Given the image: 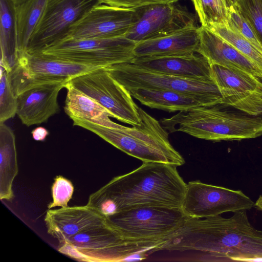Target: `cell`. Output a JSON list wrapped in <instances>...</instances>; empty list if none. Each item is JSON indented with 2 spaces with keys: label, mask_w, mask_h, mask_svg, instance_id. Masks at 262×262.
Returning <instances> with one entry per match:
<instances>
[{
  "label": "cell",
  "mask_w": 262,
  "mask_h": 262,
  "mask_svg": "<svg viewBox=\"0 0 262 262\" xmlns=\"http://www.w3.org/2000/svg\"><path fill=\"white\" fill-rule=\"evenodd\" d=\"M210 65L223 105L253 116L262 114V82L258 77L238 69Z\"/></svg>",
  "instance_id": "5bb4252c"
},
{
  "label": "cell",
  "mask_w": 262,
  "mask_h": 262,
  "mask_svg": "<svg viewBox=\"0 0 262 262\" xmlns=\"http://www.w3.org/2000/svg\"><path fill=\"white\" fill-rule=\"evenodd\" d=\"M130 62L143 69L164 74L191 79L213 80L209 62L199 53L181 56L135 57Z\"/></svg>",
  "instance_id": "e0dca14e"
},
{
  "label": "cell",
  "mask_w": 262,
  "mask_h": 262,
  "mask_svg": "<svg viewBox=\"0 0 262 262\" xmlns=\"http://www.w3.org/2000/svg\"><path fill=\"white\" fill-rule=\"evenodd\" d=\"M221 105L180 111L160 122L170 133L182 132L207 140H241L262 135L261 117L225 111Z\"/></svg>",
  "instance_id": "277c9868"
},
{
  "label": "cell",
  "mask_w": 262,
  "mask_h": 262,
  "mask_svg": "<svg viewBox=\"0 0 262 262\" xmlns=\"http://www.w3.org/2000/svg\"><path fill=\"white\" fill-rule=\"evenodd\" d=\"M68 81H54L35 85L17 97L16 114L27 126L47 122L59 111L58 96Z\"/></svg>",
  "instance_id": "2e32d148"
},
{
  "label": "cell",
  "mask_w": 262,
  "mask_h": 262,
  "mask_svg": "<svg viewBox=\"0 0 262 262\" xmlns=\"http://www.w3.org/2000/svg\"><path fill=\"white\" fill-rule=\"evenodd\" d=\"M136 42L125 36L110 38H66L41 53L48 56L81 64L106 67L130 62Z\"/></svg>",
  "instance_id": "8992f818"
},
{
  "label": "cell",
  "mask_w": 262,
  "mask_h": 262,
  "mask_svg": "<svg viewBox=\"0 0 262 262\" xmlns=\"http://www.w3.org/2000/svg\"><path fill=\"white\" fill-rule=\"evenodd\" d=\"M234 213L229 218L187 216L161 250L199 251L207 261H262V230L250 223L246 210Z\"/></svg>",
  "instance_id": "6da1fadb"
},
{
  "label": "cell",
  "mask_w": 262,
  "mask_h": 262,
  "mask_svg": "<svg viewBox=\"0 0 262 262\" xmlns=\"http://www.w3.org/2000/svg\"><path fill=\"white\" fill-rule=\"evenodd\" d=\"M236 1V0H235V3Z\"/></svg>",
  "instance_id": "f35d334b"
},
{
  "label": "cell",
  "mask_w": 262,
  "mask_h": 262,
  "mask_svg": "<svg viewBox=\"0 0 262 262\" xmlns=\"http://www.w3.org/2000/svg\"><path fill=\"white\" fill-rule=\"evenodd\" d=\"M100 4V0H50L26 52L40 53L64 39L73 26Z\"/></svg>",
  "instance_id": "8fae6325"
},
{
  "label": "cell",
  "mask_w": 262,
  "mask_h": 262,
  "mask_svg": "<svg viewBox=\"0 0 262 262\" xmlns=\"http://www.w3.org/2000/svg\"><path fill=\"white\" fill-rule=\"evenodd\" d=\"M232 2V3L234 5L235 4V0H230Z\"/></svg>",
  "instance_id": "74e56055"
},
{
  "label": "cell",
  "mask_w": 262,
  "mask_h": 262,
  "mask_svg": "<svg viewBox=\"0 0 262 262\" xmlns=\"http://www.w3.org/2000/svg\"><path fill=\"white\" fill-rule=\"evenodd\" d=\"M16 6L19 5L26 1V0H13Z\"/></svg>",
  "instance_id": "e575fe53"
},
{
  "label": "cell",
  "mask_w": 262,
  "mask_h": 262,
  "mask_svg": "<svg viewBox=\"0 0 262 262\" xmlns=\"http://www.w3.org/2000/svg\"><path fill=\"white\" fill-rule=\"evenodd\" d=\"M197 53L210 64L233 68L262 77V69L229 42L203 26L200 27V43Z\"/></svg>",
  "instance_id": "d6986e66"
},
{
  "label": "cell",
  "mask_w": 262,
  "mask_h": 262,
  "mask_svg": "<svg viewBox=\"0 0 262 262\" xmlns=\"http://www.w3.org/2000/svg\"><path fill=\"white\" fill-rule=\"evenodd\" d=\"M140 123L132 127L118 124L116 127L99 125L79 118L71 119L73 125L90 130L127 155L143 162L182 166V156L170 144L168 133L160 121L139 107Z\"/></svg>",
  "instance_id": "3957f363"
},
{
  "label": "cell",
  "mask_w": 262,
  "mask_h": 262,
  "mask_svg": "<svg viewBox=\"0 0 262 262\" xmlns=\"http://www.w3.org/2000/svg\"><path fill=\"white\" fill-rule=\"evenodd\" d=\"M167 241V236L146 240L126 238L106 221L59 243L57 250L80 261H122L138 253L160 251Z\"/></svg>",
  "instance_id": "5b68a950"
},
{
  "label": "cell",
  "mask_w": 262,
  "mask_h": 262,
  "mask_svg": "<svg viewBox=\"0 0 262 262\" xmlns=\"http://www.w3.org/2000/svg\"><path fill=\"white\" fill-rule=\"evenodd\" d=\"M33 138L37 141H44L49 135L48 130L42 126H38L31 132Z\"/></svg>",
  "instance_id": "d6a6232c"
},
{
  "label": "cell",
  "mask_w": 262,
  "mask_h": 262,
  "mask_svg": "<svg viewBox=\"0 0 262 262\" xmlns=\"http://www.w3.org/2000/svg\"><path fill=\"white\" fill-rule=\"evenodd\" d=\"M48 56L42 53L20 54L16 64L8 73L15 94L18 96L35 85L67 80L99 68Z\"/></svg>",
  "instance_id": "9c48e42d"
},
{
  "label": "cell",
  "mask_w": 262,
  "mask_h": 262,
  "mask_svg": "<svg viewBox=\"0 0 262 262\" xmlns=\"http://www.w3.org/2000/svg\"><path fill=\"white\" fill-rule=\"evenodd\" d=\"M142 104L168 112L183 111L201 106L215 105L203 98L170 90L136 89L128 91Z\"/></svg>",
  "instance_id": "44dd1931"
},
{
  "label": "cell",
  "mask_w": 262,
  "mask_h": 262,
  "mask_svg": "<svg viewBox=\"0 0 262 262\" xmlns=\"http://www.w3.org/2000/svg\"><path fill=\"white\" fill-rule=\"evenodd\" d=\"M192 1V2L193 3V5H194V8H195L197 6H198V0H191Z\"/></svg>",
  "instance_id": "d590c367"
},
{
  "label": "cell",
  "mask_w": 262,
  "mask_h": 262,
  "mask_svg": "<svg viewBox=\"0 0 262 262\" xmlns=\"http://www.w3.org/2000/svg\"><path fill=\"white\" fill-rule=\"evenodd\" d=\"M135 20L134 8L100 4L93 8L73 26L66 38H110L123 36Z\"/></svg>",
  "instance_id": "9a60e30c"
},
{
  "label": "cell",
  "mask_w": 262,
  "mask_h": 262,
  "mask_svg": "<svg viewBox=\"0 0 262 262\" xmlns=\"http://www.w3.org/2000/svg\"><path fill=\"white\" fill-rule=\"evenodd\" d=\"M18 168L15 137L4 122L0 123V199L11 201L14 198L13 183Z\"/></svg>",
  "instance_id": "cb8c5ba5"
},
{
  "label": "cell",
  "mask_w": 262,
  "mask_h": 262,
  "mask_svg": "<svg viewBox=\"0 0 262 262\" xmlns=\"http://www.w3.org/2000/svg\"><path fill=\"white\" fill-rule=\"evenodd\" d=\"M102 4L112 6L134 8L148 4L164 2L167 0H100Z\"/></svg>",
  "instance_id": "1f68e13d"
},
{
  "label": "cell",
  "mask_w": 262,
  "mask_h": 262,
  "mask_svg": "<svg viewBox=\"0 0 262 262\" xmlns=\"http://www.w3.org/2000/svg\"><path fill=\"white\" fill-rule=\"evenodd\" d=\"M134 9L135 22L125 36L136 43L196 26L195 15L181 5L179 0L148 4Z\"/></svg>",
  "instance_id": "30bf717a"
},
{
  "label": "cell",
  "mask_w": 262,
  "mask_h": 262,
  "mask_svg": "<svg viewBox=\"0 0 262 262\" xmlns=\"http://www.w3.org/2000/svg\"><path fill=\"white\" fill-rule=\"evenodd\" d=\"M49 1L26 0L16 6L19 55L26 52L29 40L40 21Z\"/></svg>",
  "instance_id": "d4e9b609"
},
{
  "label": "cell",
  "mask_w": 262,
  "mask_h": 262,
  "mask_svg": "<svg viewBox=\"0 0 262 262\" xmlns=\"http://www.w3.org/2000/svg\"><path fill=\"white\" fill-rule=\"evenodd\" d=\"M255 207L257 208V209L262 210V195L259 196L255 203Z\"/></svg>",
  "instance_id": "836d02e7"
},
{
  "label": "cell",
  "mask_w": 262,
  "mask_h": 262,
  "mask_svg": "<svg viewBox=\"0 0 262 262\" xmlns=\"http://www.w3.org/2000/svg\"><path fill=\"white\" fill-rule=\"evenodd\" d=\"M206 28L229 42L262 69V52L228 24H213Z\"/></svg>",
  "instance_id": "484cf974"
},
{
  "label": "cell",
  "mask_w": 262,
  "mask_h": 262,
  "mask_svg": "<svg viewBox=\"0 0 262 262\" xmlns=\"http://www.w3.org/2000/svg\"><path fill=\"white\" fill-rule=\"evenodd\" d=\"M17 100L11 86L8 73L1 66L0 123L13 118L17 112Z\"/></svg>",
  "instance_id": "83f0119b"
},
{
  "label": "cell",
  "mask_w": 262,
  "mask_h": 262,
  "mask_svg": "<svg viewBox=\"0 0 262 262\" xmlns=\"http://www.w3.org/2000/svg\"><path fill=\"white\" fill-rule=\"evenodd\" d=\"M16 6L13 0H0L1 66L8 73L18 60Z\"/></svg>",
  "instance_id": "603a6c76"
},
{
  "label": "cell",
  "mask_w": 262,
  "mask_h": 262,
  "mask_svg": "<svg viewBox=\"0 0 262 262\" xmlns=\"http://www.w3.org/2000/svg\"><path fill=\"white\" fill-rule=\"evenodd\" d=\"M73 86L103 106L111 117L132 126L140 123L139 106L129 92L115 80L105 67L72 78Z\"/></svg>",
  "instance_id": "7c38bea8"
},
{
  "label": "cell",
  "mask_w": 262,
  "mask_h": 262,
  "mask_svg": "<svg viewBox=\"0 0 262 262\" xmlns=\"http://www.w3.org/2000/svg\"><path fill=\"white\" fill-rule=\"evenodd\" d=\"M177 167L143 162L136 169L113 178L92 193L88 202L102 205L115 214L142 206L182 208L187 184Z\"/></svg>",
  "instance_id": "7a4b0ae2"
},
{
  "label": "cell",
  "mask_w": 262,
  "mask_h": 262,
  "mask_svg": "<svg viewBox=\"0 0 262 262\" xmlns=\"http://www.w3.org/2000/svg\"><path fill=\"white\" fill-rule=\"evenodd\" d=\"M234 5L262 43V0H236Z\"/></svg>",
  "instance_id": "f1b7e54d"
},
{
  "label": "cell",
  "mask_w": 262,
  "mask_h": 262,
  "mask_svg": "<svg viewBox=\"0 0 262 262\" xmlns=\"http://www.w3.org/2000/svg\"><path fill=\"white\" fill-rule=\"evenodd\" d=\"M106 221L104 216L87 205L48 209L45 217L48 234L59 243Z\"/></svg>",
  "instance_id": "ac0fdd59"
},
{
  "label": "cell",
  "mask_w": 262,
  "mask_h": 262,
  "mask_svg": "<svg viewBox=\"0 0 262 262\" xmlns=\"http://www.w3.org/2000/svg\"><path fill=\"white\" fill-rule=\"evenodd\" d=\"M200 43V27L191 26L171 34L137 42L135 57L181 56L197 53Z\"/></svg>",
  "instance_id": "ffe728a7"
},
{
  "label": "cell",
  "mask_w": 262,
  "mask_h": 262,
  "mask_svg": "<svg viewBox=\"0 0 262 262\" xmlns=\"http://www.w3.org/2000/svg\"><path fill=\"white\" fill-rule=\"evenodd\" d=\"M110 75L127 91L136 89L179 91L222 104L220 90L213 80L191 79L148 71L130 62L105 67Z\"/></svg>",
  "instance_id": "52a82bcc"
},
{
  "label": "cell",
  "mask_w": 262,
  "mask_h": 262,
  "mask_svg": "<svg viewBox=\"0 0 262 262\" xmlns=\"http://www.w3.org/2000/svg\"><path fill=\"white\" fill-rule=\"evenodd\" d=\"M67 90L64 110L71 118L84 119L109 127H116L118 124L110 119L111 115L94 99L73 86L68 81L64 87Z\"/></svg>",
  "instance_id": "7402d4cb"
},
{
  "label": "cell",
  "mask_w": 262,
  "mask_h": 262,
  "mask_svg": "<svg viewBox=\"0 0 262 262\" xmlns=\"http://www.w3.org/2000/svg\"><path fill=\"white\" fill-rule=\"evenodd\" d=\"M187 217L182 208L142 206L119 211L106 219L125 238L146 240L168 236Z\"/></svg>",
  "instance_id": "ba28073f"
},
{
  "label": "cell",
  "mask_w": 262,
  "mask_h": 262,
  "mask_svg": "<svg viewBox=\"0 0 262 262\" xmlns=\"http://www.w3.org/2000/svg\"><path fill=\"white\" fill-rule=\"evenodd\" d=\"M74 191V186L70 180L62 176H56L51 187L52 201L48 205V209L55 207H68Z\"/></svg>",
  "instance_id": "f546056e"
},
{
  "label": "cell",
  "mask_w": 262,
  "mask_h": 262,
  "mask_svg": "<svg viewBox=\"0 0 262 262\" xmlns=\"http://www.w3.org/2000/svg\"><path fill=\"white\" fill-rule=\"evenodd\" d=\"M259 79L260 80V81L262 82V77H258ZM258 117H260L262 118V114H261L260 116H259Z\"/></svg>",
  "instance_id": "8d00e7d4"
},
{
  "label": "cell",
  "mask_w": 262,
  "mask_h": 262,
  "mask_svg": "<svg viewBox=\"0 0 262 262\" xmlns=\"http://www.w3.org/2000/svg\"><path fill=\"white\" fill-rule=\"evenodd\" d=\"M228 25L237 31L262 52V43L252 27L243 17L235 5L230 8Z\"/></svg>",
  "instance_id": "4dcf8cb0"
},
{
  "label": "cell",
  "mask_w": 262,
  "mask_h": 262,
  "mask_svg": "<svg viewBox=\"0 0 262 262\" xmlns=\"http://www.w3.org/2000/svg\"><path fill=\"white\" fill-rule=\"evenodd\" d=\"M230 0H198L195 10L201 26L207 28L213 24L227 25Z\"/></svg>",
  "instance_id": "4316f807"
},
{
  "label": "cell",
  "mask_w": 262,
  "mask_h": 262,
  "mask_svg": "<svg viewBox=\"0 0 262 262\" xmlns=\"http://www.w3.org/2000/svg\"><path fill=\"white\" fill-rule=\"evenodd\" d=\"M253 207L255 203L241 190L193 181L187 184L182 209L188 217L203 219Z\"/></svg>",
  "instance_id": "4fadbf2b"
}]
</instances>
